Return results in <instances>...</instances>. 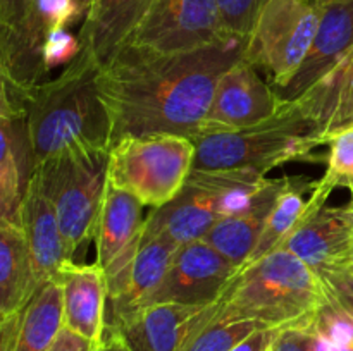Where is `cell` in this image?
Segmentation results:
<instances>
[{"label": "cell", "instance_id": "cell-40", "mask_svg": "<svg viewBox=\"0 0 353 351\" xmlns=\"http://www.w3.org/2000/svg\"><path fill=\"white\" fill-rule=\"evenodd\" d=\"M316 2H317V3H319V6H321V7H323V6H327V3L334 2V0H316Z\"/></svg>", "mask_w": 353, "mask_h": 351}, {"label": "cell", "instance_id": "cell-29", "mask_svg": "<svg viewBox=\"0 0 353 351\" xmlns=\"http://www.w3.org/2000/svg\"><path fill=\"white\" fill-rule=\"evenodd\" d=\"M228 34L247 40L269 0H216Z\"/></svg>", "mask_w": 353, "mask_h": 351}, {"label": "cell", "instance_id": "cell-35", "mask_svg": "<svg viewBox=\"0 0 353 351\" xmlns=\"http://www.w3.org/2000/svg\"><path fill=\"white\" fill-rule=\"evenodd\" d=\"M353 126V83L338 98L326 124V140L330 134Z\"/></svg>", "mask_w": 353, "mask_h": 351}, {"label": "cell", "instance_id": "cell-28", "mask_svg": "<svg viewBox=\"0 0 353 351\" xmlns=\"http://www.w3.org/2000/svg\"><path fill=\"white\" fill-rule=\"evenodd\" d=\"M326 351H353V313L330 295V301L314 319Z\"/></svg>", "mask_w": 353, "mask_h": 351}, {"label": "cell", "instance_id": "cell-15", "mask_svg": "<svg viewBox=\"0 0 353 351\" xmlns=\"http://www.w3.org/2000/svg\"><path fill=\"white\" fill-rule=\"evenodd\" d=\"M279 105L281 98L276 89L259 76L255 65L241 57L217 81L199 136L243 129L271 117Z\"/></svg>", "mask_w": 353, "mask_h": 351}, {"label": "cell", "instance_id": "cell-31", "mask_svg": "<svg viewBox=\"0 0 353 351\" xmlns=\"http://www.w3.org/2000/svg\"><path fill=\"white\" fill-rule=\"evenodd\" d=\"M81 50V40L79 36L72 34L69 28L50 31L41 47V62H43L45 72L61 67V65L65 67L78 57Z\"/></svg>", "mask_w": 353, "mask_h": 351}, {"label": "cell", "instance_id": "cell-34", "mask_svg": "<svg viewBox=\"0 0 353 351\" xmlns=\"http://www.w3.org/2000/svg\"><path fill=\"white\" fill-rule=\"evenodd\" d=\"M324 282L327 286L330 295L343 305L348 312L353 313V275L347 272L333 270L323 274Z\"/></svg>", "mask_w": 353, "mask_h": 351}, {"label": "cell", "instance_id": "cell-43", "mask_svg": "<svg viewBox=\"0 0 353 351\" xmlns=\"http://www.w3.org/2000/svg\"><path fill=\"white\" fill-rule=\"evenodd\" d=\"M97 2H99V0H90V7H92L93 3H97Z\"/></svg>", "mask_w": 353, "mask_h": 351}, {"label": "cell", "instance_id": "cell-30", "mask_svg": "<svg viewBox=\"0 0 353 351\" xmlns=\"http://www.w3.org/2000/svg\"><path fill=\"white\" fill-rule=\"evenodd\" d=\"M327 171L324 178L336 186H347L353 174V126L327 136Z\"/></svg>", "mask_w": 353, "mask_h": 351}, {"label": "cell", "instance_id": "cell-23", "mask_svg": "<svg viewBox=\"0 0 353 351\" xmlns=\"http://www.w3.org/2000/svg\"><path fill=\"white\" fill-rule=\"evenodd\" d=\"M38 288L23 227L0 220V317L23 312Z\"/></svg>", "mask_w": 353, "mask_h": 351}, {"label": "cell", "instance_id": "cell-36", "mask_svg": "<svg viewBox=\"0 0 353 351\" xmlns=\"http://www.w3.org/2000/svg\"><path fill=\"white\" fill-rule=\"evenodd\" d=\"M279 329L274 327H262L245 337L231 351H271Z\"/></svg>", "mask_w": 353, "mask_h": 351}, {"label": "cell", "instance_id": "cell-21", "mask_svg": "<svg viewBox=\"0 0 353 351\" xmlns=\"http://www.w3.org/2000/svg\"><path fill=\"white\" fill-rule=\"evenodd\" d=\"M178 248L164 237L141 241L123 289L119 295L110 298L112 315L107 319L105 327L116 326L137 310L148 306L150 299L161 288Z\"/></svg>", "mask_w": 353, "mask_h": 351}, {"label": "cell", "instance_id": "cell-22", "mask_svg": "<svg viewBox=\"0 0 353 351\" xmlns=\"http://www.w3.org/2000/svg\"><path fill=\"white\" fill-rule=\"evenodd\" d=\"M154 0H99L86 12L79 40L103 64L131 38Z\"/></svg>", "mask_w": 353, "mask_h": 351}, {"label": "cell", "instance_id": "cell-16", "mask_svg": "<svg viewBox=\"0 0 353 351\" xmlns=\"http://www.w3.org/2000/svg\"><path fill=\"white\" fill-rule=\"evenodd\" d=\"M217 305V301L207 306L155 303L105 330L119 332L131 351H179L185 341L216 313Z\"/></svg>", "mask_w": 353, "mask_h": 351}, {"label": "cell", "instance_id": "cell-10", "mask_svg": "<svg viewBox=\"0 0 353 351\" xmlns=\"http://www.w3.org/2000/svg\"><path fill=\"white\" fill-rule=\"evenodd\" d=\"M216 0H154L126 43L164 54L231 40Z\"/></svg>", "mask_w": 353, "mask_h": 351}, {"label": "cell", "instance_id": "cell-24", "mask_svg": "<svg viewBox=\"0 0 353 351\" xmlns=\"http://www.w3.org/2000/svg\"><path fill=\"white\" fill-rule=\"evenodd\" d=\"M64 327L62 288L57 279L38 288L24 308L12 351H48Z\"/></svg>", "mask_w": 353, "mask_h": 351}, {"label": "cell", "instance_id": "cell-39", "mask_svg": "<svg viewBox=\"0 0 353 351\" xmlns=\"http://www.w3.org/2000/svg\"><path fill=\"white\" fill-rule=\"evenodd\" d=\"M336 270L347 272V274H352L353 275V237H352L350 246H348L347 255H345V257H343V260H341L340 267H338ZM331 272H333V270H331Z\"/></svg>", "mask_w": 353, "mask_h": 351}, {"label": "cell", "instance_id": "cell-17", "mask_svg": "<svg viewBox=\"0 0 353 351\" xmlns=\"http://www.w3.org/2000/svg\"><path fill=\"white\" fill-rule=\"evenodd\" d=\"M353 48V0H334L323 6L319 28L309 54L285 88L281 100H295L323 81Z\"/></svg>", "mask_w": 353, "mask_h": 351}, {"label": "cell", "instance_id": "cell-5", "mask_svg": "<svg viewBox=\"0 0 353 351\" xmlns=\"http://www.w3.org/2000/svg\"><path fill=\"white\" fill-rule=\"evenodd\" d=\"M265 181L250 169H193L181 193L145 219L143 240L164 237L176 246L203 240L221 219L243 209Z\"/></svg>", "mask_w": 353, "mask_h": 351}, {"label": "cell", "instance_id": "cell-6", "mask_svg": "<svg viewBox=\"0 0 353 351\" xmlns=\"http://www.w3.org/2000/svg\"><path fill=\"white\" fill-rule=\"evenodd\" d=\"M195 157V141L181 134L124 136L110 145L107 181L143 206L161 209L185 188Z\"/></svg>", "mask_w": 353, "mask_h": 351}, {"label": "cell", "instance_id": "cell-20", "mask_svg": "<svg viewBox=\"0 0 353 351\" xmlns=\"http://www.w3.org/2000/svg\"><path fill=\"white\" fill-rule=\"evenodd\" d=\"M288 182L290 178L268 179L261 191L243 209L233 215L221 219L203 237V241L216 248L238 268L243 267L261 240V234L279 193L286 188Z\"/></svg>", "mask_w": 353, "mask_h": 351}, {"label": "cell", "instance_id": "cell-11", "mask_svg": "<svg viewBox=\"0 0 353 351\" xmlns=\"http://www.w3.org/2000/svg\"><path fill=\"white\" fill-rule=\"evenodd\" d=\"M334 188L338 186L327 178L316 182L309 210L281 246L321 275L340 267L353 237V206L326 205Z\"/></svg>", "mask_w": 353, "mask_h": 351}, {"label": "cell", "instance_id": "cell-32", "mask_svg": "<svg viewBox=\"0 0 353 351\" xmlns=\"http://www.w3.org/2000/svg\"><path fill=\"white\" fill-rule=\"evenodd\" d=\"M271 351H326V348L312 320L305 326L279 329Z\"/></svg>", "mask_w": 353, "mask_h": 351}, {"label": "cell", "instance_id": "cell-14", "mask_svg": "<svg viewBox=\"0 0 353 351\" xmlns=\"http://www.w3.org/2000/svg\"><path fill=\"white\" fill-rule=\"evenodd\" d=\"M238 267L207 241L199 240L178 248L161 288L148 305L181 303L207 306L219 301Z\"/></svg>", "mask_w": 353, "mask_h": 351}, {"label": "cell", "instance_id": "cell-42", "mask_svg": "<svg viewBox=\"0 0 353 351\" xmlns=\"http://www.w3.org/2000/svg\"><path fill=\"white\" fill-rule=\"evenodd\" d=\"M350 184H353V174H352V178L348 179V182H347V188H348V186H350Z\"/></svg>", "mask_w": 353, "mask_h": 351}, {"label": "cell", "instance_id": "cell-4", "mask_svg": "<svg viewBox=\"0 0 353 351\" xmlns=\"http://www.w3.org/2000/svg\"><path fill=\"white\" fill-rule=\"evenodd\" d=\"M193 141L195 169H250L264 176L286 162L321 160L312 151L327 145L323 126L299 100H281L271 117L243 129L202 134Z\"/></svg>", "mask_w": 353, "mask_h": 351}, {"label": "cell", "instance_id": "cell-1", "mask_svg": "<svg viewBox=\"0 0 353 351\" xmlns=\"http://www.w3.org/2000/svg\"><path fill=\"white\" fill-rule=\"evenodd\" d=\"M231 38L192 52L164 54L124 43L100 64V95L112 126V143L124 136L181 134L195 140L221 76L243 55Z\"/></svg>", "mask_w": 353, "mask_h": 351}, {"label": "cell", "instance_id": "cell-26", "mask_svg": "<svg viewBox=\"0 0 353 351\" xmlns=\"http://www.w3.org/2000/svg\"><path fill=\"white\" fill-rule=\"evenodd\" d=\"M262 327L255 320L231 317L217 305L216 313L185 341L179 351H231L240 341Z\"/></svg>", "mask_w": 353, "mask_h": 351}, {"label": "cell", "instance_id": "cell-37", "mask_svg": "<svg viewBox=\"0 0 353 351\" xmlns=\"http://www.w3.org/2000/svg\"><path fill=\"white\" fill-rule=\"evenodd\" d=\"M48 351H99V343H93L86 337L72 332L68 327H62L61 334Z\"/></svg>", "mask_w": 353, "mask_h": 351}, {"label": "cell", "instance_id": "cell-41", "mask_svg": "<svg viewBox=\"0 0 353 351\" xmlns=\"http://www.w3.org/2000/svg\"><path fill=\"white\" fill-rule=\"evenodd\" d=\"M348 189H350V193H352V202H350V205L353 206V184L348 186Z\"/></svg>", "mask_w": 353, "mask_h": 351}, {"label": "cell", "instance_id": "cell-8", "mask_svg": "<svg viewBox=\"0 0 353 351\" xmlns=\"http://www.w3.org/2000/svg\"><path fill=\"white\" fill-rule=\"evenodd\" d=\"M323 7L316 0H269L248 34L243 61L269 74L278 92L295 76L317 33Z\"/></svg>", "mask_w": 353, "mask_h": 351}, {"label": "cell", "instance_id": "cell-9", "mask_svg": "<svg viewBox=\"0 0 353 351\" xmlns=\"http://www.w3.org/2000/svg\"><path fill=\"white\" fill-rule=\"evenodd\" d=\"M90 9V0H31L23 26L0 36V85L30 100L43 76L41 47L54 30L69 28Z\"/></svg>", "mask_w": 353, "mask_h": 351}, {"label": "cell", "instance_id": "cell-3", "mask_svg": "<svg viewBox=\"0 0 353 351\" xmlns=\"http://www.w3.org/2000/svg\"><path fill=\"white\" fill-rule=\"evenodd\" d=\"M327 301L323 275L286 248L238 268L219 298L231 317L274 329L310 323Z\"/></svg>", "mask_w": 353, "mask_h": 351}, {"label": "cell", "instance_id": "cell-19", "mask_svg": "<svg viewBox=\"0 0 353 351\" xmlns=\"http://www.w3.org/2000/svg\"><path fill=\"white\" fill-rule=\"evenodd\" d=\"M57 281L62 288L64 327L100 344L105 332V303L109 299V284L102 267L97 262L90 265L69 262Z\"/></svg>", "mask_w": 353, "mask_h": 351}, {"label": "cell", "instance_id": "cell-38", "mask_svg": "<svg viewBox=\"0 0 353 351\" xmlns=\"http://www.w3.org/2000/svg\"><path fill=\"white\" fill-rule=\"evenodd\" d=\"M99 351H131L123 337L116 330H105L99 344Z\"/></svg>", "mask_w": 353, "mask_h": 351}, {"label": "cell", "instance_id": "cell-27", "mask_svg": "<svg viewBox=\"0 0 353 351\" xmlns=\"http://www.w3.org/2000/svg\"><path fill=\"white\" fill-rule=\"evenodd\" d=\"M353 83V48L350 54L336 65L333 72L326 76L321 83H317L314 88L299 96L303 109L323 126L324 134H326V124L336 105L341 93Z\"/></svg>", "mask_w": 353, "mask_h": 351}, {"label": "cell", "instance_id": "cell-7", "mask_svg": "<svg viewBox=\"0 0 353 351\" xmlns=\"http://www.w3.org/2000/svg\"><path fill=\"white\" fill-rule=\"evenodd\" d=\"M107 169L109 150H71L48 158L34 171L72 255L95 240Z\"/></svg>", "mask_w": 353, "mask_h": 351}, {"label": "cell", "instance_id": "cell-2", "mask_svg": "<svg viewBox=\"0 0 353 351\" xmlns=\"http://www.w3.org/2000/svg\"><path fill=\"white\" fill-rule=\"evenodd\" d=\"M100 62L90 48L28 100V124L38 165L71 150H110L112 126L99 86Z\"/></svg>", "mask_w": 353, "mask_h": 351}, {"label": "cell", "instance_id": "cell-13", "mask_svg": "<svg viewBox=\"0 0 353 351\" xmlns=\"http://www.w3.org/2000/svg\"><path fill=\"white\" fill-rule=\"evenodd\" d=\"M34 171L28 100L0 85V220L21 226V206Z\"/></svg>", "mask_w": 353, "mask_h": 351}, {"label": "cell", "instance_id": "cell-25", "mask_svg": "<svg viewBox=\"0 0 353 351\" xmlns=\"http://www.w3.org/2000/svg\"><path fill=\"white\" fill-rule=\"evenodd\" d=\"M314 186H316V182H307L303 179H290L286 188L279 193L278 200H276L274 206L269 213L264 231L261 234V240H259L257 246H255L254 253L250 255L247 264L259 260L264 255L274 251L276 248L283 246V243L288 240L290 234L295 231V227L299 226L300 220L309 210L310 196L305 198L303 195H305V191H312Z\"/></svg>", "mask_w": 353, "mask_h": 351}, {"label": "cell", "instance_id": "cell-33", "mask_svg": "<svg viewBox=\"0 0 353 351\" xmlns=\"http://www.w3.org/2000/svg\"><path fill=\"white\" fill-rule=\"evenodd\" d=\"M31 0H0V36L12 34L23 26Z\"/></svg>", "mask_w": 353, "mask_h": 351}, {"label": "cell", "instance_id": "cell-12", "mask_svg": "<svg viewBox=\"0 0 353 351\" xmlns=\"http://www.w3.org/2000/svg\"><path fill=\"white\" fill-rule=\"evenodd\" d=\"M145 233L143 205L107 181L95 229L97 264L109 284V299L121 292Z\"/></svg>", "mask_w": 353, "mask_h": 351}, {"label": "cell", "instance_id": "cell-18", "mask_svg": "<svg viewBox=\"0 0 353 351\" xmlns=\"http://www.w3.org/2000/svg\"><path fill=\"white\" fill-rule=\"evenodd\" d=\"M21 227L26 236L38 284L41 286L57 279L62 268L72 262V251L65 243L57 213L41 189L37 174L33 176L24 195Z\"/></svg>", "mask_w": 353, "mask_h": 351}]
</instances>
